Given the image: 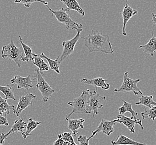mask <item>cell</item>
<instances>
[{
  "mask_svg": "<svg viewBox=\"0 0 156 145\" xmlns=\"http://www.w3.org/2000/svg\"><path fill=\"white\" fill-rule=\"evenodd\" d=\"M81 32L82 31L77 32V34L74 38H72V39L63 42L62 46L63 47V50L62 53L56 59L60 63H61V62L65 59L69 58V57L73 53V51L75 49L76 45L78 42L79 39L81 38Z\"/></svg>",
  "mask_w": 156,
  "mask_h": 145,
  "instance_id": "cell-8",
  "label": "cell"
},
{
  "mask_svg": "<svg viewBox=\"0 0 156 145\" xmlns=\"http://www.w3.org/2000/svg\"><path fill=\"white\" fill-rule=\"evenodd\" d=\"M140 114L142 120L148 118L150 121L152 120L154 121L156 118V106H153L150 108L144 107V112H142Z\"/></svg>",
  "mask_w": 156,
  "mask_h": 145,
  "instance_id": "cell-27",
  "label": "cell"
},
{
  "mask_svg": "<svg viewBox=\"0 0 156 145\" xmlns=\"http://www.w3.org/2000/svg\"><path fill=\"white\" fill-rule=\"evenodd\" d=\"M139 99V102L136 103V105H142L144 107H152L156 106V102L153 101L152 95H142Z\"/></svg>",
  "mask_w": 156,
  "mask_h": 145,
  "instance_id": "cell-24",
  "label": "cell"
},
{
  "mask_svg": "<svg viewBox=\"0 0 156 145\" xmlns=\"http://www.w3.org/2000/svg\"></svg>",
  "mask_w": 156,
  "mask_h": 145,
  "instance_id": "cell-38",
  "label": "cell"
},
{
  "mask_svg": "<svg viewBox=\"0 0 156 145\" xmlns=\"http://www.w3.org/2000/svg\"><path fill=\"white\" fill-rule=\"evenodd\" d=\"M36 96L33 93H27L25 95H22L19 99V103L17 106L15 107V109L13 110V113L16 116L19 117L22 113L23 110H26L28 106L33 107V99H36Z\"/></svg>",
  "mask_w": 156,
  "mask_h": 145,
  "instance_id": "cell-9",
  "label": "cell"
},
{
  "mask_svg": "<svg viewBox=\"0 0 156 145\" xmlns=\"http://www.w3.org/2000/svg\"><path fill=\"white\" fill-rule=\"evenodd\" d=\"M27 123L25 122L22 118L16 120L12 127L10 129L11 133L22 132L26 128Z\"/></svg>",
  "mask_w": 156,
  "mask_h": 145,
  "instance_id": "cell-25",
  "label": "cell"
},
{
  "mask_svg": "<svg viewBox=\"0 0 156 145\" xmlns=\"http://www.w3.org/2000/svg\"><path fill=\"white\" fill-rule=\"evenodd\" d=\"M155 132H156V131H155Z\"/></svg>",
  "mask_w": 156,
  "mask_h": 145,
  "instance_id": "cell-37",
  "label": "cell"
},
{
  "mask_svg": "<svg viewBox=\"0 0 156 145\" xmlns=\"http://www.w3.org/2000/svg\"><path fill=\"white\" fill-rule=\"evenodd\" d=\"M11 132L9 131L8 133H0V145H2L5 143V141L9 137Z\"/></svg>",
  "mask_w": 156,
  "mask_h": 145,
  "instance_id": "cell-32",
  "label": "cell"
},
{
  "mask_svg": "<svg viewBox=\"0 0 156 145\" xmlns=\"http://www.w3.org/2000/svg\"><path fill=\"white\" fill-rule=\"evenodd\" d=\"M138 11L133 9L131 7L129 6L127 3L125 5V7L122 12L121 13L123 18V28H122V35L127 36V34L126 32V27L127 22L129 20L132 18L133 16L136 15Z\"/></svg>",
  "mask_w": 156,
  "mask_h": 145,
  "instance_id": "cell-13",
  "label": "cell"
},
{
  "mask_svg": "<svg viewBox=\"0 0 156 145\" xmlns=\"http://www.w3.org/2000/svg\"><path fill=\"white\" fill-rule=\"evenodd\" d=\"M81 82L85 84L94 85L96 89L100 88L103 90H108L110 88L109 83H107L105 79L101 77L91 79L83 78L81 80Z\"/></svg>",
  "mask_w": 156,
  "mask_h": 145,
  "instance_id": "cell-14",
  "label": "cell"
},
{
  "mask_svg": "<svg viewBox=\"0 0 156 145\" xmlns=\"http://www.w3.org/2000/svg\"><path fill=\"white\" fill-rule=\"evenodd\" d=\"M97 89H95L94 91H90V99L86 110L88 114L93 112L92 117L99 114V109L103 107V102L106 99L105 96H101L97 93Z\"/></svg>",
  "mask_w": 156,
  "mask_h": 145,
  "instance_id": "cell-7",
  "label": "cell"
},
{
  "mask_svg": "<svg viewBox=\"0 0 156 145\" xmlns=\"http://www.w3.org/2000/svg\"><path fill=\"white\" fill-rule=\"evenodd\" d=\"M63 145H73L71 144V143H69V142H67V141H64L63 142Z\"/></svg>",
  "mask_w": 156,
  "mask_h": 145,
  "instance_id": "cell-36",
  "label": "cell"
},
{
  "mask_svg": "<svg viewBox=\"0 0 156 145\" xmlns=\"http://www.w3.org/2000/svg\"><path fill=\"white\" fill-rule=\"evenodd\" d=\"M61 135L63 139L64 140V141H67L69 143H71L73 145H77L75 143V140L72 136V134L71 133L65 132L61 133Z\"/></svg>",
  "mask_w": 156,
  "mask_h": 145,
  "instance_id": "cell-30",
  "label": "cell"
},
{
  "mask_svg": "<svg viewBox=\"0 0 156 145\" xmlns=\"http://www.w3.org/2000/svg\"><path fill=\"white\" fill-rule=\"evenodd\" d=\"M152 20L153 23L155 25H156V13H152Z\"/></svg>",
  "mask_w": 156,
  "mask_h": 145,
  "instance_id": "cell-35",
  "label": "cell"
},
{
  "mask_svg": "<svg viewBox=\"0 0 156 145\" xmlns=\"http://www.w3.org/2000/svg\"><path fill=\"white\" fill-rule=\"evenodd\" d=\"M19 42L22 46V49L23 50V52L25 54V57H23L22 59V61L24 62L28 63L30 61L34 60L33 58V52L32 50L31 47L25 44V43L22 41V38L21 36H19Z\"/></svg>",
  "mask_w": 156,
  "mask_h": 145,
  "instance_id": "cell-22",
  "label": "cell"
},
{
  "mask_svg": "<svg viewBox=\"0 0 156 145\" xmlns=\"http://www.w3.org/2000/svg\"><path fill=\"white\" fill-rule=\"evenodd\" d=\"M122 101L123 102V104L122 105L121 107L119 108V114H123L126 112H129L131 113L132 115V118H133L135 121L140 120L138 118V113L137 112L134 111L132 109V105L131 103H128L126 101H124L123 99H122Z\"/></svg>",
  "mask_w": 156,
  "mask_h": 145,
  "instance_id": "cell-19",
  "label": "cell"
},
{
  "mask_svg": "<svg viewBox=\"0 0 156 145\" xmlns=\"http://www.w3.org/2000/svg\"><path fill=\"white\" fill-rule=\"evenodd\" d=\"M90 91L89 89L87 91H83L81 95L78 98H75L73 102L70 101L68 102L69 106L72 107V110L65 117L66 120L69 119V117L73 113L88 114L86 110V108L89 102Z\"/></svg>",
  "mask_w": 156,
  "mask_h": 145,
  "instance_id": "cell-3",
  "label": "cell"
},
{
  "mask_svg": "<svg viewBox=\"0 0 156 145\" xmlns=\"http://www.w3.org/2000/svg\"><path fill=\"white\" fill-rule=\"evenodd\" d=\"M41 122H37L33 120L32 118H30L27 123L26 131L22 133V137L23 139H26L28 136L31 135L33 131H34L40 125H41Z\"/></svg>",
  "mask_w": 156,
  "mask_h": 145,
  "instance_id": "cell-21",
  "label": "cell"
},
{
  "mask_svg": "<svg viewBox=\"0 0 156 145\" xmlns=\"http://www.w3.org/2000/svg\"><path fill=\"white\" fill-rule=\"evenodd\" d=\"M82 38L84 39V45L90 53L113 54L115 52L109 36L101 34L98 30H92L89 35Z\"/></svg>",
  "mask_w": 156,
  "mask_h": 145,
  "instance_id": "cell-1",
  "label": "cell"
},
{
  "mask_svg": "<svg viewBox=\"0 0 156 145\" xmlns=\"http://www.w3.org/2000/svg\"><path fill=\"white\" fill-rule=\"evenodd\" d=\"M61 2L65 4L67 6V9L69 10H75L78 12L81 16L83 17L85 15L83 9H82L80 5L76 0H61Z\"/></svg>",
  "mask_w": 156,
  "mask_h": 145,
  "instance_id": "cell-18",
  "label": "cell"
},
{
  "mask_svg": "<svg viewBox=\"0 0 156 145\" xmlns=\"http://www.w3.org/2000/svg\"><path fill=\"white\" fill-rule=\"evenodd\" d=\"M0 91L3 93L5 95V99L7 100L9 99H12L13 101H16V98L13 93V90L10 85H7L6 86L0 85Z\"/></svg>",
  "mask_w": 156,
  "mask_h": 145,
  "instance_id": "cell-28",
  "label": "cell"
},
{
  "mask_svg": "<svg viewBox=\"0 0 156 145\" xmlns=\"http://www.w3.org/2000/svg\"><path fill=\"white\" fill-rule=\"evenodd\" d=\"M140 79H131L128 76V72L124 73L123 81L119 88L114 89L115 92H133L135 95H143V92L138 87L137 84L140 82Z\"/></svg>",
  "mask_w": 156,
  "mask_h": 145,
  "instance_id": "cell-5",
  "label": "cell"
},
{
  "mask_svg": "<svg viewBox=\"0 0 156 145\" xmlns=\"http://www.w3.org/2000/svg\"><path fill=\"white\" fill-rule=\"evenodd\" d=\"M15 108V106H10L8 104L7 100L2 98L0 95V116L6 117L7 115L10 113V110H13Z\"/></svg>",
  "mask_w": 156,
  "mask_h": 145,
  "instance_id": "cell-23",
  "label": "cell"
},
{
  "mask_svg": "<svg viewBox=\"0 0 156 145\" xmlns=\"http://www.w3.org/2000/svg\"><path fill=\"white\" fill-rule=\"evenodd\" d=\"M117 123H121L124 125L126 127L129 132L132 133H135L134 127L136 124H138L139 126L140 127L141 129H144V126L142 125V120H138L137 121L132 118V117H128L126 116L123 114H119L117 116V118L115 120Z\"/></svg>",
  "mask_w": 156,
  "mask_h": 145,
  "instance_id": "cell-12",
  "label": "cell"
},
{
  "mask_svg": "<svg viewBox=\"0 0 156 145\" xmlns=\"http://www.w3.org/2000/svg\"><path fill=\"white\" fill-rule=\"evenodd\" d=\"M91 138H87L86 136L80 135L77 138V141L80 143V145H89V141Z\"/></svg>",
  "mask_w": 156,
  "mask_h": 145,
  "instance_id": "cell-31",
  "label": "cell"
},
{
  "mask_svg": "<svg viewBox=\"0 0 156 145\" xmlns=\"http://www.w3.org/2000/svg\"><path fill=\"white\" fill-rule=\"evenodd\" d=\"M139 48L142 49L144 53L150 54L153 57L154 52L156 51V37L154 36V32H152V38L147 44L140 45Z\"/></svg>",
  "mask_w": 156,
  "mask_h": 145,
  "instance_id": "cell-17",
  "label": "cell"
},
{
  "mask_svg": "<svg viewBox=\"0 0 156 145\" xmlns=\"http://www.w3.org/2000/svg\"><path fill=\"white\" fill-rule=\"evenodd\" d=\"M40 57H41L42 59H45L46 60H47L48 63V66L50 67L51 70H53L55 72H56L58 74H60L59 72V67L61 66V63L58 61V60H53L49 58L48 57H46L45 54L44 53H41L40 55H39Z\"/></svg>",
  "mask_w": 156,
  "mask_h": 145,
  "instance_id": "cell-26",
  "label": "cell"
},
{
  "mask_svg": "<svg viewBox=\"0 0 156 145\" xmlns=\"http://www.w3.org/2000/svg\"><path fill=\"white\" fill-rule=\"evenodd\" d=\"M23 50L22 47H18L14 44L12 39L9 44L3 46L2 49V58L13 60L18 67H21L22 58L23 57Z\"/></svg>",
  "mask_w": 156,
  "mask_h": 145,
  "instance_id": "cell-4",
  "label": "cell"
},
{
  "mask_svg": "<svg viewBox=\"0 0 156 145\" xmlns=\"http://www.w3.org/2000/svg\"><path fill=\"white\" fill-rule=\"evenodd\" d=\"M111 144L112 145H147L144 143L137 142L123 135H119L115 141H112Z\"/></svg>",
  "mask_w": 156,
  "mask_h": 145,
  "instance_id": "cell-16",
  "label": "cell"
},
{
  "mask_svg": "<svg viewBox=\"0 0 156 145\" xmlns=\"http://www.w3.org/2000/svg\"><path fill=\"white\" fill-rule=\"evenodd\" d=\"M35 77L37 78V83L36 87L38 90L40 91L42 96V101L44 102H47L49 98L52 96L55 91L51 87L49 84L44 79L42 74L40 72L39 70L35 69Z\"/></svg>",
  "mask_w": 156,
  "mask_h": 145,
  "instance_id": "cell-6",
  "label": "cell"
},
{
  "mask_svg": "<svg viewBox=\"0 0 156 145\" xmlns=\"http://www.w3.org/2000/svg\"><path fill=\"white\" fill-rule=\"evenodd\" d=\"M116 123L115 120L108 121L102 119L96 129L92 132L90 138H93L94 136L100 132H102L107 136H110L115 131L114 126L116 125Z\"/></svg>",
  "mask_w": 156,
  "mask_h": 145,
  "instance_id": "cell-10",
  "label": "cell"
},
{
  "mask_svg": "<svg viewBox=\"0 0 156 145\" xmlns=\"http://www.w3.org/2000/svg\"><path fill=\"white\" fill-rule=\"evenodd\" d=\"M8 126L9 123L8 122V120L6 117H3L0 116V126Z\"/></svg>",
  "mask_w": 156,
  "mask_h": 145,
  "instance_id": "cell-33",
  "label": "cell"
},
{
  "mask_svg": "<svg viewBox=\"0 0 156 145\" xmlns=\"http://www.w3.org/2000/svg\"><path fill=\"white\" fill-rule=\"evenodd\" d=\"M35 2H41L42 3H44L45 6H48V3L46 1H41V0H16L15 1V3H23L26 7L27 8H30L31 6V5L32 3H35Z\"/></svg>",
  "mask_w": 156,
  "mask_h": 145,
  "instance_id": "cell-29",
  "label": "cell"
},
{
  "mask_svg": "<svg viewBox=\"0 0 156 145\" xmlns=\"http://www.w3.org/2000/svg\"><path fill=\"white\" fill-rule=\"evenodd\" d=\"M64 142V140L63 139L61 134L58 135V139L53 142L52 145H63Z\"/></svg>",
  "mask_w": 156,
  "mask_h": 145,
  "instance_id": "cell-34",
  "label": "cell"
},
{
  "mask_svg": "<svg viewBox=\"0 0 156 145\" xmlns=\"http://www.w3.org/2000/svg\"><path fill=\"white\" fill-rule=\"evenodd\" d=\"M68 121V128L72 131V134L74 136L77 135L78 130L80 128L83 129L84 128L83 123L85 120L83 118L79 119H69L67 120Z\"/></svg>",
  "mask_w": 156,
  "mask_h": 145,
  "instance_id": "cell-15",
  "label": "cell"
},
{
  "mask_svg": "<svg viewBox=\"0 0 156 145\" xmlns=\"http://www.w3.org/2000/svg\"><path fill=\"white\" fill-rule=\"evenodd\" d=\"M46 7L51 12L52 16H55L58 22L65 25L67 29L75 30L77 32L82 31L83 25L81 24H79L72 20L70 16V10L62 8L59 10L55 11L51 9L48 6H46Z\"/></svg>",
  "mask_w": 156,
  "mask_h": 145,
  "instance_id": "cell-2",
  "label": "cell"
},
{
  "mask_svg": "<svg viewBox=\"0 0 156 145\" xmlns=\"http://www.w3.org/2000/svg\"><path fill=\"white\" fill-rule=\"evenodd\" d=\"M33 58L34 61L33 64L34 65L37 67L38 69L39 70L40 72L41 73H43L45 71H48L49 70V66L44 61V59L41 58L38 54H33Z\"/></svg>",
  "mask_w": 156,
  "mask_h": 145,
  "instance_id": "cell-20",
  "label": "cell"
},
{
  "mask_svg": "<svg viewBox=\"0 0 156 145\" xmlns=\"http://www.w3.org/2000/svg\"><path fill=\"white\" fill-rule=\"evenodd\" d=\"M32 77H35V76L28 75L26 77H22L16 75L13 79L10 80V82L13 85H17L18 89L23 88L26 90H28L34 87L33 82L34 80V79H32Z\"/></svg>",
  "mask_w": 156,
  "mask_h": 145,
  "instance_id": "cell-11",
  "label": "cell"
}]
</instances>
